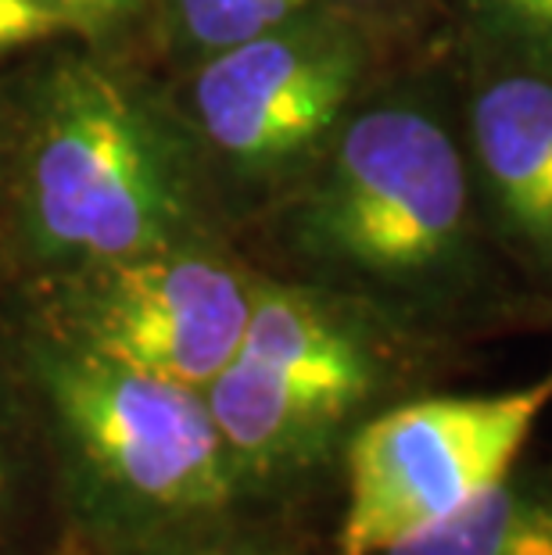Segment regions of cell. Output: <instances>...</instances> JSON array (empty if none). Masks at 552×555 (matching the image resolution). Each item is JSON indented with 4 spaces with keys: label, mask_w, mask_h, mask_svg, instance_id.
<instances>
[{
    "label": "cell",
    "mask_w": 552,
    "mask_h": 555,
    "mask_svg": "<svg viewBox=\"0 0 552 555\" xmlns=\"http://www.w3.org/2000/svg\"><path fill=\"white\" fill-rule=\"evenodd\" d=\"M37 373L73 469L76 519L104 555H197L216 545L244 480L205 391L104 362L65 340Z\"/></svg>",
    "instance_id": "obj_1"
},
{
    "label": "cell",
    "mask_w": 552,
    "mask_h": 555,
    "mask_svg": "<svg viewBox=\"0 0 552 555\" xmlns=\"http://www.w3.org/2000/svg\"><path fill=\"white\" fill-rule=\"evenodd\" d=\"M470 169L452 129L420 101H384L337 129L298 216L305 251L348 273L420 283L463 262Z\"/></svg>",
    "instance_id": "obj_2"
},
{
    "label": "cell",
    "mask_w": 552,
    "mask_h": 555,
    "mask_svg": "<svg viewBox=\"0 0 552 555\" xmlns=\"http://www.w3.org/2000/svg\"><path fill=\"white\" fill-rule=\"evenodd\" d=\"M29 144V222L84 269L172 244L183 216L169 151L108 73L65 65L43 87Z\"/></svg>",
    "instance_id": "obj_3"
},
{
    "label": "cell",
    "mask_w": 552,
    "mask_h": 555,
    "mask_svg": "<svg viewBox=\"0 0 552 555\" xmlns=\"http://www.w3.org/2000/svg\"><path fill=\"white\" fill-rule=\"evenodd\" d=\"M552 405V370L496 395H438L367 420L345 448L337 555H384L420 538L516 469Z\"/></svg>",
    "instance_id": "obj_4"
},
{
    "label": "cell",
    "mask_w": 552,
    "mask_h": 555,
    "mask_svg": "<svg viewBox=\"0 0 552 555\" xmlns=\"http://www.w3.org/2000/svg\"><path fill=\"white\" fill-rule=\"evenodd\" d=\"M381 362L356 323L312 294L255 283L241 348L205 387L244 483L298 474L377 391Z\"/></svg>",
    "instance_id": "obj_5"
},
{
    "label": "cell",
    "mask_w": 552,
    "mask_h": 555,
    "mask_svg": "<svg viewBox=\"0 0 552 555\" xmlns=\"http://www.w3.org/2000/svg\"><path fill=\"white\" fill-rule=\"evenodd\" d=\"M255 283L197 251L90 266L65 305V345L104 362L205 391L241 348Z\"/></svg>",
    "instance_id": "obj_6"
},
{
    "label": "cell",
    "mask_w": 552,
    "mask_h": 555,
    "mask_svg": "<svg viewBox=\"0 0 552 555\" xmlns=\"http://www.w3.org/2000/svg\"><path fill=\"white\" fill-rule=\"evenodd\" d=\"M362 73L367 43L359 33L305 8L208 57L194 82L197 119L244 169H280L341 126Z\"/></svg>",
    "instance_id": "obj_7"
},
{
    "label": "cell",
    "mask_w": 552,
    "mask_h": 555,
    "mask_svg": "<svg viewBox=\"0 0 552 555\" xmlns=\"http://www.w3.org/2000/svg\"><path fill=\"white\" fill-rule=\"evenodd\" d=\"M470 155L510 244L552 273V68L499 54L470 98Z\"/></svg>",
    "instance_id": "obj_8"
},
{
    "label": "cell",
    "mask_w": 552,
    "mask_h": 555,
    "mask_svg": "<svg viewBox=\"0 0 552 555\" xmlns=\"http://www.w3.org/2000/svg\"><path fill=\"white\" fill-rule=\"evenodd\" d=\"M384 555H552V477L513 469L463 513Z\"/></svg>",
    "instance_id": "obj_9"
},
{
    "label": "cell",
    "mask_w": 552,
    "mask_h": 555,
    "mask_svg": "<svg viewBox=\"0 0 552 555\" xmlns=\"http://www.w3.org/2000/svg\"><path fill=\"white\" fill-rule=\"evenodd\" d=\"M312 0H176L180 29L197 51H227L258 33L295 18Z\"/></svg>",
    "instance_id": "obj_10"
},
{
    "label": "cell",
    "mask_w": 552,
    "mask_h": 555,
    "mask_svg": "<svg viewBox=\"0 0 552 555\" xmlns=\"http://www.w3.org/2000/svg\"><path fill=\"white\" fill-rule=\"evenodd\" d=\"M496 54L552 68V0H463Z\"/></svg>",
    "instance_id": "obj_11"
},
{
    "label": "cell",
    "mask_w": 552,
    "mask_h": 555,
    "mask_svg": "<svg viewBox=\"0 0 552 555\" xmlns=\"http://www.w3.org/2000/svg\"><path fill=\"white\" fill-rule=\"evenodd\" d=\"M62 15L43 0H0V51L18 43H33L62 29Z\"/></svg>",
    "instance_id": "obj_12"
},
{
    "label": "cell",
    "mask_w": 552,
    "mask_h": 555,
    "mask_svg": "<svg viewBox=\"0 0 552 555\" xmlns=\"http://www.w3.org/2000/svg\"><path fill=\"white\" fill-rule=\"evenodd\" d=\"M11 505H15V459H11L8 430L0 420V538L11 524Z\"/></svg>",
    "instance_id": "obj_13"
},
{
    "label": "cell",
    "mask_w": 552,
    "mask_h": 555,
    "mask_svg": "<svg viewBox=\"0 0 552 555\" xmlns=\"http://www.w3.org/2000/svg\"><path fill=\"white\" fill-rule=\"evenodd\" d=\"M47 8H54L62 18H90V15H112L126 0H43Z\"/></svg>",
    "instance_id": "obj_14"
},
{
    "label": "cell",
    "mask_w": 552,
    "mask_h": 555,
    "mask_svg": "<svg viewBox=\"0 0 552 555\" xmlns=\"http://www.w3.org/2000/svg\"><path fill=\"white\" fill-rule=\"evenodd\" d=\"M197 555H255V552H244V548H233V545H216V548L197 552Z\"/></svg>",
    "instance_id": "obj_15"
},
{
    "label": "cell",
    "mask_w": 552,
    "mask_h": 555,
    "mask_svg": "<svg viewBox=\"0 0 552 555\" xmlns=\"http://www.w3.org/2000/svg\"><path fill=\"white\" fill-rule=\"evenodd\" d=\"M345 4H377V0H345Z\"/></svg>",
    "instance_id": "obj_16"
}]
</instances>
